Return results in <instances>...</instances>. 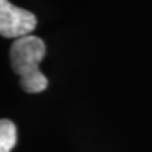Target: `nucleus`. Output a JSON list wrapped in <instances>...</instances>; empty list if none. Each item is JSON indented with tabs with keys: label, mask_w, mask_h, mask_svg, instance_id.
I'll return each instance as SVG.
<instances>
[{
	"label": "nucleus",
	"mask_w": 152,
	"mask_h": 152,
	"mask_svg": "<svg viewBox=\"0 0 152 152\" xmlns=\"http://www.w3.org/2000/svg\"><path fill=\"white\" fill-rule=\"evenodd\" d=\"M20 85H21L23 90H26L27 93H41L48 87V79L39 72V73L27 76V77H21Z\"/></svg>",
	"instance_id": "20e7f679"
},
{
	"label": "nucleus",
	"mask_w": 152,
	"mask_h": 152,
	"mask_svg": "<svg viewBox=\"0 0 152 152\" xmlns=\"http://www.w3.org/2000/svg\"><path fill=\"white\" fill-rule=\"evenodd\" d=\"M17 144V128L7 118L0 121V152H11Z\"/></svg>",
	"instance_id": "7ed1b4c3"
},
{
	"label": "nucleus",
	"mask_w": 152,
	"mask_h": 152,
	"mask_svg": "<svg viewBox=\"0 0 152 152\" xmlns=\"http://www.w3.org/2000/svg\"><path fill=\"white\" fill-rule=\"evenodd\" d=\"M45 44L41 38L34 35L17 38L10 48L11 68L21 77L39 73V64L45 56Z\"/></svg>",
	"instance_id": "f257e3e1"
},
{
	"label": "nucleus",
	"mask_w": 152,
	"mask_h": 152,
	"mask_svg": "<svg viewBox=\"0 0 152 152\" xmlns=\"http://www.w3.org/2000/svg\"><path fill=\"white\" fill-rule=\"evenodd\" d=\"M37 17L31 11L0 0V34L4 38H21L34 31Z\"/></svg>",
	"instance_id": "f03ea898"
}]
</instances>
